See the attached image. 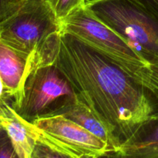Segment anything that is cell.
Masks as SVG:
<instances>
[{
  "mask_svg": "<svg viewBox=\"0 0 158 158\" xmlns=\"http://www.w3.org/2000/svg\"><path fill=\"white\" fill-rule=\"evenodd\" d=\"M51 60L77 98L123 141L153 114L143 86L119 66L70 34L60 31Z\"/></svg>",
  "mask_w": 158,
  "mask_h": 158,
  "instance_id": "1",
  "label": "cell"
},
{
  "mask_svg": "<svg viewBox=\"0 0 158 158\" xmlns=\"http://www.w3.org/2000/svg\"><path fill=\"white\" fill-rule=\"evenodd\" d=\"M85 6L147 64L158 60V22L138 0H87Z\"/></svg>",
  "mask_w": 158,
  "mask_h": 158,
  "instance_id": "2",
  "label": "cell"
},
{
  "mask_svg": "<svg viewBox=\"0 0 158 158\" xmlns=\"http://www.w3.org/2000/svg\"><path fill=\"white\" fill-rule=\"evenodd\" d=\"M60 21L44 0H23L0 24V40L29 56H43L60 33Z\"/></svg>",
  "mask_w": 158,
  "mask_h": 158,
  "instance_id": "3",
  "label": "cell"
},
{
  "mask_svg": "<svg viewBox=\"0 0 158 158\" xmlns=\"http://www.w3.org/2000/svg\"><path fill=\"white\" fill-rule=\"evenodd\" d=\"M77 99L70 82L53 61L35 66L25 82L20 104L13 109L26 121L57 115Z\"/></svg>",
  "mask_w": 158,
  "mask_h": 158,
  "instance_id": "4",
  "label": "cell"
},
{
  "mask_svg": "<svg viewBox=\"0 0 158 158\" xmlns=\"http://www.w3.org/2000/svg\"><path fill=\"white\" fill-rule=\"evenodd\" d=\"M60 29L92 48L129 75L147 64L123 38L98 19L86 6L60 20Z\"/></svg>",
  "mask_w": 158,
  "mask_h": 158,
  "instance_id": "5",
  "label": "cell"
},
{
  "mask_svg": "<svg viewBox=\"0 0 158 158\" xmlns=\"http://www.w3.org/2000/svg\"><path fill=\"white\" fill-rule=\"evenodd\" d=\"M24 122L35 141L73 158H102L111 154L105 142L62 115Z\"/></svg>",
  "mask_w": 158,
  "mask_h": 158,
  "instance_id": "6",
  "label": "cell"
},
{
  "mask_svg": "<svg viewBox=\"0 0 158 158\" xmlns=\"http://www.w3.org/2000/svg\"><path fill=\"white\" fill-rule=\"evenodd\" d=\"M35 63V57L13 49L0 40V77L12 99L13 109L20 104L25 82Z\"/></svg>",
  "mask_w": 158,
  "mask_h": 158,
  "instance_id": "7",
  "label": "cell"
},
{
  "mask_svg": "<svg viewBox=\"0 0 158 158\" xmlns=\"http://www.w3.org/2000/svg\"><path fill=\"white\" fill-rule=\"evenodd\" d=\"M109 158H158V114L144 121Z\"/></svg>",
  "mask_w": 158,
  "mask_h": 158,
  "instance_id": "8",
  "label": "cell"
},
{
  "mask_svg": "<svg viewBox=\"0 0 158 158\" xmlns=\"http://www.w3.org/2000/svg\"><path fill=\"white\" fill-rule=\"evenodd\" d=\"M57 115H62L75 122L90 133L107 143L115 152L120 147L122 140L112 127L98 117L83 101L78 98L62 109Z\"/></svg>",
  "mask_w": 158,
  "mask_h": 158,
  "instance_id": "9",
  "label": "cell"
},
{
  "mask_svg": "<svg viewBox=\"0 0 158 158\" xmlns=\"http://www.w3.org/2000/svg\"><path fill=\"white\" fill-rule=\"evenodd\" d=\"M0 126L10 139L18 157L30 158L36 141L24 120L15 113L10 103L0 106Z\"/></svg>",
  "mask_w": 158,
  "mask_h": 158,
  "instance_id": "10",
  "label": "cell"
},
{
  "mask_svg": "<svg viewBox=\"0 0 158 158\" xmlns=\"http://www.w3.org/2000/svg\"><path fill=\"white\" fill-rule=\"evenodd\" d=\"M132 77L143 86L153 104V114H158V60L139 67Z\"/></svg>",
  "mask_w": 158,
  "mask_h": 158,
  "instance_id": "11",
  "label": "cell"
},
{
  "mask_svg": "<svg viewBox=\"0 0 158 158\" xmlns=\"http://www.w3.org/2000/svg\"><path fill=\"white\" fill-rule=\"evenodd\" d=\"M57 19H63L75 10L83 7L87 0H44Z\"/></svg>",
  "mask_w": 158,
  "mask_h": 158,
  "instance_id": "12",
  "label": "cell"
},
{
  "mask_svg": "<svg viewBox=\"0 0 158 158\" xmlns=\"http://www.w3.org/2000/svg\"><path fill=\"white\" fill-rule=\"evenodd\" d=\"M30 158H73L45 143L36 141Z\"/></svg>",
  "mask_w": 158,
  "mask_h": 158,
  "instance_id": "13",
  "label": "cell"
},
{
  "mask_svg": "<svg viewBox=\"0 0 158 158\" xmlns=\"http://www.w3.org/2000/svg\"><path fill=\"white\" fill-rule=\"evenodd\" d=\"M23 0H0V24L15 13Z\"/></svg>",
  "mask_w": 158,
  "mask_h": 158,
  "instance_id": "14",
  "label": "cell"
},
{
  "mask_svg": "<svg viewBox=\"0 0 158 158\" xmlns=\"http://www.w3.org/2000/svg\"><path fill=\"white\" fill-rule=\"evenodd\" d=\"M0 158H20L5 131L0 134Z\"/></svg>",
  "mask_w": 158,
  "mask_h": 158,
  "instance_id": "15",
  "label": "cell"
},
{
  "mask_svg": "<svg viewBox=\"0 0 158 158\" xmlns=\"http://www.w3.org/2000/svg\"><path fill=\"white\" fill-rule=\"evenodd\" d=\"M158 22V0H138Z\"/></svg>",
  "mask_w": 158,
  "mask_h": 158,
  "instance_id": "16",
  "label": "cell"
},
{
  "mask_svg": "<svg viewBox=\"0 0 158 158\" xmlns=\"http://www.w3.org/2000/svg\"><path fill=\"white\" fill-rule=\"evenodd\" d=\"M11 103H12V99H11L10 96H9L6 86H5L4 83H3L2 80L0 77V106L6 104V103H10L11 104Z\"/></svg>",
  "mask_w": 158,
  "mask_h": 158,
  "instance_id": "17",
  "label": "cell"
},
{
  "mask_svg": "<svg viewBox=\"0 0 158 158\" xmlns=\"http://www.w3.org/2000/svg\"><path fill=\"white\" fill-rule=\"evenodd\" d=\"M4 131V130H3V128L1 126H0V134H1V133L2 132V131Z\"/></svg>",
  "mask_w": 158,
  "mask_h": 158,
  "instance_id": "18",
  "label": "cell"
}]
</instances>
